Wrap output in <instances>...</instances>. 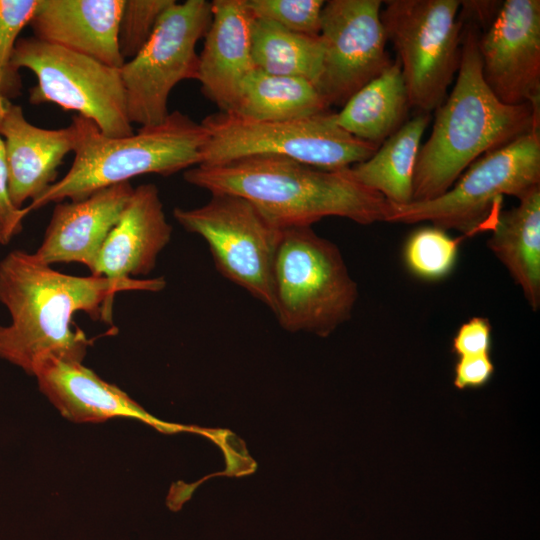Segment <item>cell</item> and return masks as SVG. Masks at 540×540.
Masks as SVG:
<instances>
[{"mask_svg": "<svg viewBox=\"0 0 540 540\" xmlns=\"http://www.w3.org/2000/svg\"><path fill=\"white\" fill-rule=\"evenodd\" d=\"M163 277L114 280L54 270L34 253L13 250L0 261V303L10 322L0 325V359L33 376L45 358L82 362L92 344L72 328L77 312L111 322L114 297L124 291L160 292Z\"/></svg>", "mask_w": 540, "mask_h": 540, "instance_id": "1", "label": "cell"}, {"mask_svg": "<svg viewBox=\"0 0 540 540\" xmlns=\"http://www.w3.org/2000/svg\"><path fill=\"white\" fill-rule=\"evenodd\" d=\"M459 16L463 29L456 82L436 109L432 132L420 146L412 202L441 196L480 156L539 128L540 106L504 104L486 85L478 49V22Z\"/></svg>", "mask_w": 540, "mask_h": 540, "instance_id": "2", "label": "cell"}, {"mask_svg": "<svg viewBox=\"0 0 540 540\" xmlns=\"http://www.w3.org/2000/svg\"><path fill=\"white\" fill-rule=\"evenodd\" d=\"M187 183L252 203L280 229L335 216L369 225L386 222L389 201L358 183L349 168L325 170L293 159L257 155L184 171Z\"/></svg>", "mask_w": 540, "mask_h": 540, "instance_id": "3", "label": "cell"}, {"mask_svg": "<svg viewBox=\"0 0 540 540\" xmlns=\"http://www.w3.org/2000/svg\"><path fill=\"white\" fill-rule=\"evenodd\" d=\"M74 159L67 173L27 206L29 212L65 199L80 200L144 174L169 176L203 162L208 133L180 111L129 136L108 137L89 119L74 115Z\"/></svg>", "mask_w": 540, "mask_h": 540, "instance_id": "4", "label": "cell"}, {"mask_svg": "<svg viewBox=\"0 0 540 540\" xmlns=\"http://www.w3.org/2000/svg\"><path fill=\"white\" fill-rule=\"evenodd\" d=\"M272 296L282 328L327 337L351 318L358 286L334 243L311 226L290 227L277 246Z\"/></svg>", "mask_w": 540, "mask_h": 540, "instance_id": "5", "label": "cell"}, {"mask_svg": "<svg viewBox=\"0 0 540 540\" xmlns=\"http://www.w3.org/2000/svg\"><path fill=\"white\" fill-rule=\"evenodd\" d=\"M201 123L208 140L200 165L269 155L325 170H341L367 160L379 148L343 130L330 110L284 121H256L219 111Z\"/></svg>", "mask_w": 540, "mask_h": 540, "instance_id": "6", "label": "cell"}, {"mask_svg": "<svg viewBox=\"0 0 540 540\" xmlns=\"http://www.w3.org/2000/svg\"><path fill=\"white\" fill-rule=\"evenodd\" d=\"M441 196L398 205L390 203L386 222L429 221L443 230L472 234L504 195L520 199L540 185L539 128L475 160Z\"/></svg>", "mask_w": 540, "mask_h": 540, "instance_id": "7", "label": "cell"}, {"mask_svg": "<svg viewBox=\"0 0 540 540\" xmlns=\"http://www.w3.org/2000/svg\"><path fill=\"white\" fill-rule=\"evenodd\" d=\"M457 0H388L380 18L400 63L411 108L429 114L457 74L463 21Z\"/></svg>", "mask_w": 540, "mask_h": 540, "instance_id": "8", "label": "cell"}, {"mask_svg": "<svg viewBox=\"0 0 540 540\" xmlns=\"http://www.w3.org/2000/svg\"><path fill=\"white\" fill-rule=\"evenodd\" d=\"M12 64L17 71L29 69L37 79L29 91L31 104L53 103L75 111L108 137L134 133L119 68L33 36L18 39Z\"/></svg>", "mask_w": 540, "mask_h": 540, "instance_id": "9", "label": "cell"}, {"mask_svg": "<svg viewBox=\"0 0 540 540\" xmlns=\"http://www.w3.org/2000/svg\"><path fill=\"white\" fill-rule=\"evenodd\" d=\"M211 2L177 1L159 19L144 47L119 68L130 122L141 127L163 122L168 99L181 81L195 79L196 44L211 23Z\"/></svg>", "mask_w": 540, "mask_h": 540, "instance_id": "10", "label": "cell"}, {"mask_svg": "<svg viewBox=\"0 0 540 540\" xmlns=\"http://www.w3.org/2000/svg\"><path fill=\"white\" fill-rule=\"evenodd\" d=\"M173 215L205 240L221 275L272 310V272L282 229L248 200L229 193H212L204 205L175 208Z\"/></svg>", "mask_w": 540, "mask_h": 540, "instance_id": "11", "label": "cell"}, {"mask_svg": "<svg viewBox=\"0 0 540 540\" xmlns=\"http://www.w3.org/2000/svg\"><path fill=\"white\" fill-rule=\"evenodd\" d=\"M380 0H329L321 14L322 68L315 84L330 107L343 106L391 63Z\"/></svg>", "mask_w": 540, "mask_h": 540, "instance_id": "12", "label": "cell"}, {"mask_svg": "<svg viewBox=\"0 0 540 540\" xmlns=\"http://www.w3.org/2000/svg\"><path fill=\"white\" fill-rule=\"evenodd\" d=\"M482 75L507 105L540 106V1L506 0L478 40Z\"/></svg>", "mask_w": 540, "mask_h": 540, "instance_id": "13", "label": "cell"}, {"mask_svg": "<svg viewBox=\"0 0 540 540\" xmlns=\"http://www.w3.org/2000/svg\"><path fill=\"white\" fill-rule=\"evenodd\" d=\"M0 137L11 200L23 208L26 201L34 202L57 181L59 166L76 147L77 130L72 122L60 129L35 126L25 118L21 106L0 97Z\"/></svg>", "mask_w": 540, "mask_h": 540, "instance_id": "14", "label": "cell"}, {"mask_svg": "<svg viewBox=\"0 0 540 540\" xmlns=\"http://www.w3.org/2000/svg\"><path fill=\"white\" fill-rule=\"evenodd\" d=\"M133 189L130 182H124L80 200L56 203L35 256L51 266L80 263L92 272L102 245Z\"/></svg>", "mask_w": 540, "mask_h": 540, "instance_id": "15", "label": "cell"}, {"mask_svg": "<svg viewBox=\"0 0 540 540\" xmlns=\"http://www.w3.org/2000/svg\"><path fill=\"white\" fill-rule=\"evenodd\" d=\"M171 235L158 187L139 185L104 241L91 275L114 280L147 276Z\"/></svg>", "mask_w": 540, "mask_h": 540, "instance_id": "16", "label": "cell"}, {"mask_svg": "<svg viewBox=\"0 0 540 540\" xmlns=\"http://www.w3.org/2000/svg\"><path fill=\"white\" fill-rule=\"evenodd\" d=\"M211 12L196 80L221 112H229L255 69L251 45L254 17L246 0H214Z\"/></svg>", "mask_w": 540, "mask_h": 540, "instance_id": "17", "label": "cell"}, {"mask_svg": "<svg viewBox=\"0 0 540 540\" xmlns=\"http://www.w3.org/2000/svg\"><path fill=\"white\" fill-rule=\"evenodd\" d=\"M124 0H39L29 22L33 37L113 68L124 59L118 25Z\"/></svg>", "mask_w": 540, "mask_h": 540, "instance_id": "18", "label": "cell"}, {"mask_svg": "<svg viewBox=\"0 0 540 540\" xmlns=\"http://www.w3.org/2000/svg\"><path fill=\"white\" fill-rule=\"evenodd\" d=\"M41 392L67 419L103 422L114 417L149 420V416L123 390L101 379L82 362L54 357L36 367Z\"/></svg>", "mask_w": 540, "mask_h": 540, "instance_id": "19", "label": "cell"}, {"mask_svg": "<svg viewBox=\"0 0 540 540\" xmlns=\"http://www.w3.org/2000/svg\"><path fill=\"white\" fill-rule=\"evenodd\" d=\"M487 245L505 266L532 310L540 306V185L497 216Z\"/></svg>", "mask_w": 540, "mask_h": 540, "instance_id": "20", "label": "cell"}, {"mask_svg": "<svg viewBox=\"0 0 540 540\" xmlns=\"http://www.w3.org/2000/svg\"><path fill=\"white\" fill-rule=\"evenodd\" d=\"M411 108L399 61H393L335 113L337 124L352 136L381 145L406 121Z\"/></svg>", "mask_w": 540, "mask_h": 540, "instance_id": "21", "label": "cell"}, {"mask_svg": "<svg viewBox=\"0 0 540 540\" xmlns=\"http://www.w3.org/2000/svg\"><path fill=\"white\" fill-rule=\"evenodd\" d=\"M429 121L425 113L407 120L370 158L349 167L351 176L392 204L412 202L416 160Z\"/></svg>", "mask_w": 540, "mask_h": 540, "instance_id": "22", "label": "cell"}, {"mask_svg": "<svg viewBox=\"0 0 540 540\" xmlns=\"http://www.w3.org/2000/svg\"><path fill=\"white\" fill-rule=\"evenodd\" d=\"M328 110V104L310 81L254 69L228 113L256 121H284Z\"/></svg>", "mask_w": 540, "mask_h": 540, "instance_id": "23", "label": "cell"}, {"mask_svg": "<svg viewBox=\"0 0 540 540\" xmlns=\"http://www.w3.org/2000/svg\"><path fill=\"white\" fill-rule=\"evenodd\" d=\"M251 45L255 69L316 84L323 58L320 36L291 32L270 21L254 18Z\"/></svg>", "mask_w": 540, "mask_h": 540, "instance_id": "24", "label": "cell"}, {"mask_svg": "<svg viewBox=\"0 0 540 540\" xmlns=\"http://www.w3.org/2000/svg\"><path fill=\"white\" fill-rule=\"evenodd\" d=\"M460 240L435 226L414 231L404 246V261L411 273L429 281L448 276L455 267Z\"/></svg>", "mask_w": 540, "mask_h": 540, "instance_id": "25", "label": "cell"}, {"mask_svg": "<svg viewBox=\"0 0 540 540\" xmlns=\"http://www.w3.org/2000/svg\"><path fill=\"white\" fill-rule=\"evenodd\" d=\"M39 0H0V97L21 95L20 72L12 64L19 35L36 10Z\"/></svg>", "mask_w": 540, "mask_h": 540, "instance_id": "26", "label": "cell"}, {"mask_svg": "<svg viewBox=\"0 0 540 540\" xmlns=\"http://www.w3.org/2000/svg\"><path fill=\"white\" fill-rule=\"evenodd\" d=\"M175 0H124L118 25L120 53L133 58L151 37L163 13Z\"/></svg>", "mask_w": 540, "mask_h": 540, "instance_id": "27", "label": "cell"}, {"mask_svg": "<svg viewBox=\"0 0 540 540\" xmlns=\"http://www.w3.org/2000/svg\"><path fill=\"white\" fill-rule=\"evenodd\" d=\"M246 4L254 18L299 34H320L323 0H246Z\"/></svg>", "mask_w": 540, "mask_h": 540, "instance_id": "28", "label": "cell"}, {"mask_svg": "<svg viewBox=\"0 0 540 540\" xmlns=\"http://www.w3.org/2000/svg\"><path fill=\"white\" fill-rule=\"evenodd\" d=\"M28 213L27 207L18 208L11 200L4 142L0 137V245H7L22 231Z\"/></svg>", "mask_w": 540, "mask_h": 540, "instance_id": "29", "label": "cell"}, {"mask_svg": "<svg viewBox=\"0 0 540 540\" xmlns=\"http://www.w3.org/2000/svg\"><path fill=\"white\" fill-rule=\"evenodd\" d=\"M451 350L457 357L489 355L491 350L489 320L474 317L462 324L452 340Z\"/></svg>", "mask_w": 540, "mask_h": 540, "instance_id": "30", "label": "cell"}, {"mask_svg": "<svg viewBox=\"0 0 540 540\" xmlns=\"http://www.w3.org/2000/svg\"><path fill=\"white\" fill-rule=\"evenodd\" d=\"M494 371L490 354L458 357L454 365L453 385L458 390L482 388L491 380Z\"/></svg>", "mask_w": 540, "mask_h": 540, "instance_id": "31", "label": "cell"}]
</instances>
